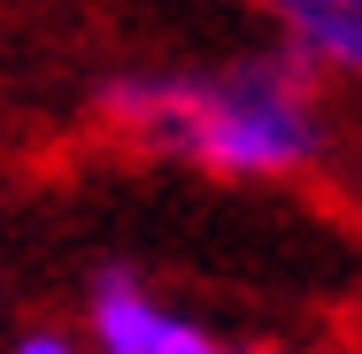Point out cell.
I'll return each mask as SVG.
<instances>
[{
  "mask_svg": "<svg viewBox=\"0 0 362 354\" xmlns=\"http://www.w3.org/2000/svg\"><path fill=\"white\" fill-rule=\"evenodd\" d=\"M108 116L139 146L193 154L223 177H293L324 154L316 124V93L308 62H247L231 77H193V85H162V77H124L108 85Z\"/></svg>",
  "mask_w": 362,
  "mask_h": 354,
  "instance_id": "1",
  "label": "cell"
},
{
  "mask_svg": "<svg viewBox=\"0 0 362 354\" xmlns=\"http://www.w3.org/2000/svg\"><path fill=\"white\" fill-rule=\"evenodd\" d=\"M93 339H100V354H216L201 324L170 316L132 270H108L93 285Z\"/></svg>",
  "mask_w": 362,
  "mask_h": 354,
  "instance_id": "2",
  "label": "cell"
},
{
  "mask_svg": "<svg viewBox=\"0 0 362 354\" xmlns=\"http://www.w3.org/2000/svg\"><path fill=\"white\" fill-rule=\"evenodd\" d=\"M293 31V54L308 70H355L362 62V0H262Z\"/></svg>",
  "mask_w": 362,
  "mask_h": 354,
  "instance_id": "3",
  "label": "cell"
},
{
  "mask_svg": "<svg viewBox=\"0 0 362 354\" xmlns=\"http://www.w3.org/2000/svg\"><path fill=\"white\" fill-rule=\"evenodd\" d=\"M16 354H77V339H62V331H23Z\"/></svg>",
  "mask_w": 362,
  "mask_h": 354,
  "instance_id": "4",
  "label": "cell"
},
{
  "mask_svg": "<svg viewBox=\"0 0 362 354\" xmlns=\"http://www.w3.org/2000/svg\"><path fill=\"white\" fill-rule=\"evenodd\" d=\"M216 354H270V347H216Z\"/></svg>",
  "mask_w": 362,
  "mask_h": 354,
  "instance_id": "5",
  "label": "cell"
}]
</instances>
